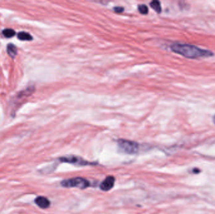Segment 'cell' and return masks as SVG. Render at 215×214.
I'll use <instances>...</instances> for the list:
<instances>
[{"instance_id":"cell-5","label":"cell","mask_w":215,"mask_h":214,"mask_svg":"<svg viewBox=\"0 0 215 214\" xmlns=\"http://www.w3.org/2000/svg\"><path fill=\"white\" fill-rule=\"evenodd\" d=\"M115 178L113 176H107L100 184V189L103 191L107 192L110 190L115 185Z\"/></svg>"},{"instance_id":"cell-10","label":"cell","mask_w":215,"mask_h":214,"mask_svg":"<svg viewBox=\"0 0 215 214\" xmlns=\"http://www.w3.org/2000/svg\"><path fill=\"white\" fill-rule=\"evenodd\" d=\"M3 34L5 37L6 38H11L14 36L15 35V32L12 29L7 28L4 30L3 31Z\"/></svg>"},{"instance_id":"cell-2","label":"cell","mask_w":215,"mask_h":214,"mask_svg":"<svg viewBox=\"0 0 215 214\" xmlns=\"http://www.w3.org/2000/svg\"><path fill=\"white\" fill-rule=\"evenodd\" d=\"M61 185L66 188H78L85 189L90 186L89 181L81 177L66 179L61 181Z\"/></svg>"},{"instance_id":"cell-9","label":"cell","mask_w":215,"mask_h":214,"mask_svg":"<svg viewBox=\"0 0 215 214\" xmlns=\"http://www.w3.org/2000/svg\"><path fill=\"white\" fill-rule=\"evenodd\" d=\"M150 5L151 8L154 10L157 13H160L161 12L162 8H161L160 3L159 2H158V1H152V2H150Z\"/></svg>"},{"instance_id":"cell-4","label":"cell","mask_w":215,"mask_h":214,"mask_svg":"<svg viewBox=\"0 0 215 214\" xmlns=\"http://www.w3.org/2000/svg\"><path fill=\"white\" fill-rule=\"evenodd\" d=\"M59 161L63 163H67L69 164H73L78 166H87V165H93L94 163L88 161L83 158L76 157L74 155L66 156L59 158Z\"/></svg>"},{"instance_id":"cell-12","label":"cell","mask_w":215,"mask_h":214,"mask_svg":"<svg viewBox=\"0 0 215 214\" xmlns=\"http://www.w3.org/2000/svg\"><path fill=\"white\" fill-rule=\"evenodd\" d=\"M124 8H122V7H120V6H116V7H115L114 8V10L115 12L116 13H121L124 11Z\"/></svg>"},{"instance_id":"cell-6","label":"cell","mask_w":215,"mask_h":214,"mask_svg":"<svg viewBox=\"0 0 215 214\" xmlns=\"http://www.w3.org/2000/svg\"><path fill=\"white\" fill-rule=\"evenodd\" d=\"M35 202L40 208L43 209L49 208L51 205V202L48 198L42 196H38L35 199Z\"/></svg>"},{"instance_id":"cell-3","label":"cell","mask_w":215,"mask_h":214,"mask_svg":"<svg viewBox=\"0 0 215 214\" xmlns=\"http://www.w3.org/2000/svg\"><path fill=\"white\" fill-rule=\"evenodd\" d=\"M119 148L125 153L133 155L139 152L140 149L139 144L130 140L120 139L118 140Z\"/></svg>"},{"instance_id":"cell-13","label":"cell","mask_w":215,"mask_h":214,"mask_svg":"<svg viewBox=\"0 0 215 214\" xmlns=\"http://www.w3.org/2000/svg\"><path fill=\"white\" fill-rule=\"evenodd\" d=\"M213 123H214V124L215 125V115H214V116L213 117Z\"/></svg>"},{"instance_id":"cell-1","label":"cell","mask_w":215,"mask_h":214,"mask_svg":"<svg viewBox=\"0 0 215 214\" xmlns=\"http://www.w3.org/2000/svg\"><path fill=\"white\" fill-rule=\"evenodd\" d=\"M171 49L172 52L189 58L208 57L213 55V53L209 50L199 49L189 44L174 43L171 45Z\"/></svg>"},{"instance_id":"cell-11","label":"cell","mask_w":215,"mask_h":214,"mask_svg":"<svg viewBox=\"0 0 215 214\" xmlns=\"http://www.w3.org/2000/svg\"><path fill=\"white\" fill-rule=\"evenodd\" d=\"M138 8H139V11L141 14H147L148 12V7L145 5H140Z\"/></svg>"},{"instance_id":"cell-8","label":"cell","mask_w":215,"mask_h":214,"mask_svg":"<svg viewBox=\"0 0 215 214\" xmlns=\"http://www.w3.org/2000/svg\"><path fill=\"white\" fill-rule=\"evenodd\" d=\"M18 38L23 41H30L32 40V37L31 35L25 32H21L18 34Z\"/></svg>"},{"instance_id":"cell-7","label":"cell","mask_w":215,"mask_h":214,"mask_svg":"<svg viewBox=\"0 0 215 214\" xmlns=\"http://www.w3.org/2000/svg\"><path fill=\"white\" fill-rule=\"evenodd\" d=\"M7 52L11 57L14 58L17 54V49L16 46L11 43L9 44L7 47Z\"/></svg>"}]
</instances>
